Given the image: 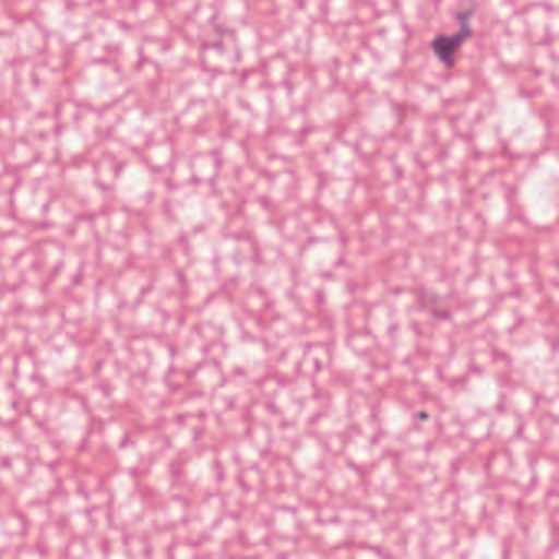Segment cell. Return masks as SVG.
<instances>
[{"label": "cell", "mask_w": 559, "mask_h": 559, "mask_svg": "<svg viewBox=\"0 0 559 559\" xmlns=\"http://www.w3.org/2000/svg\"><path fill=\"white\" fill-rule=\"evenodd\" d=\"M476 12V5L471 4L457 11L456 24L457 28L453 34H438L433 40L430 41L431 53L435 55L440 63L447 68H454L457 63V55L461 48L471 40L474 34L473 19Z\"/></svg>", "instance_id": "cell-1"}, {"label": "cell", "mask_w": 559, "mask_h": 559, "mask_svg": "<svg viewBox=\"0 0 559 559\" xmlns=\"http://www.w3.org/2000/svg\"><path fill=\"white\" fill-rule=\"evenodd\" d=\"M418 302L437 320H448L451 317L450 304H448L447 297L438 290L430 289V287L418 290Z\"/></svg>", "instance_id": "cell-2"}]
</instances>
